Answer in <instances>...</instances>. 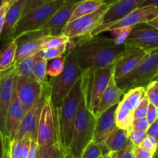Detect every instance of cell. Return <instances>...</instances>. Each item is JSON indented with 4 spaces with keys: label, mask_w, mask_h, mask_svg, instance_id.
<instances>
[{
    "label": "cell",
    "mask_w": 158,
    "mask_h": 158,
    "mask_svg": "<svg viewBox=\"0 0 158 158\" xmlns=\"http://www.w3.org/2000/svg\"><path fill=\"white\" fill-rule=\"evenodd\" d=\"M74 40V43L71 42L72 49L83 71L114 66L127 49L123 43H117L115 40L99 35H86Z\"/></svg>",
    "instance_id": "1"
},
{
    "label": "cell",
    "mask_w": 158,
    "mask_h": 158,
    "mask_svg": "<svg viewBox=\"0 0 158 158\" xmlns=\"http://www.w3.org/2000/svg\"><path fill=\"white\" fill-rule=\"evenodd\" d=\"M81 97L82 77L76 82L60 108L57 110H54L59 145L65 154H69L74 123Z\"/></svg>",
    "instance_id": "2"
},
{
    "label": "cell",
    "mask_w": 158,
    "mask_h": 158,
    "mask_svg": "<svg viewBox=\"0 0 158 158\" xmlns=\"http://www.w3.org/2000/svg\"><path fill=\"white\" fill-rule=\"evenodd\" d=\"M97 117L86 107L82 92L77 117L74 123L69 154L71 158H80L85 148L93 141Z\"/></svg>",
    "instance_id": "3"
},
{
    "label": "cell",
    "mask_w": 158,
    "mask_h": 158,
    "mask_svg": "<svg viewBox=\"0 0 158 158\" xmlns=\"http://www.w3.org/2000/svg\"><path fill=\"white\" fill-rule=\"evenodd\" d=\"M65 57L63 70L60 75L54 77L51 83L50 99L54 110H57L60 108L65 97L83 73V70L80 68L72 48L66 51Z\"/></svg>",
    "instance_id": "4"
},
{
    "label": "cell",
    "mask_w": 158,
    "mask_h": 158,
    "mask_svg": "<svg viewBox=\"0 0 158 158\" xmlns=\"http://www.w3.org/2000/svg\"><path fill=\"white\" fill-rule=\"evenodd\" d=\"M158 78V49L148 55L131 72L116 80L117 84L123 94L137 86L146 87L151 82Z\"/></svg>",
    "instance_id": "5"
},
{
    "label": "cell",
    "mask_w": 158,
    "mask_h": 158,
    "mask_svg": "<svg viewBox=\"0 0 158 158\" xmlns=\"http://www.w3.org/2000/svg\"><path fill=\"white\" fill-rule=\"evenodd\" d=\"M66 2V0H52L23 15L15 25L10 40H13L24 32L40 29Z\"/></svg>",
    "instance_id": "6"
},
{
    "label": "cell",
    "mask_w": 158,
    "mask_h": 158,
    "mask_svg": "<svg viewBox=\"0 0 158 158\" xmlns=\"http://www.w3.org/2000/svg\"><path fill=\"white\" fill-rule=\"evenodd\" d=\"M158 15V8L154 6H140L132 12L114 21L99 25L90 33V36L98 35L103 32H115L133 27L137 24L148 23Z\"/></svg>",
    "instance_id": "7"
},
{
    "label": "cell",
    "mask_w": 158,
    "mask_h": 158,
    "mask_svg": "<svg viewBox=\"0 0 158 158\" xmlns=\"http://www.w3.org/2000/svg\"><path fill=\"white\" fill-rule=\"evenodd\" d=\"M110 6V5L103 3L94 12L67 23L63 28L62 35L68 37L69 40L89 35L94 29L101 24L103 15Z\"/></svg>",
    "instance_id": "8"
},
{
    "label": "cell",
    "mask_w": 158,
    "mask_h": 158,
    "mask_svg": "<svg viewBox=\"0 0 158 158\" xmlns=\"http://www.w3.org/2000/svg\"><path fill=\"white\" fill-rule=\"evenodd\" d=\"M50 90L47 93L37 129L36 143L38 146L59 145L55 112L50 99Z\"/></svg>",
    "instance_id": "9"
},
{
    "label": "cell",
    "mask_w": 158,
    "mask_h": 158,
    "mask_svg": "<svg viewBox=\"0 0 158 158\" xmlns=\"http://www.w3.org/2000/svg\"><path fill=\"white\" fill-rule=\"evenodd\" d=\"M52 36L48 31L38 29L24 32L13 39L16 44V53L14 65L18 64L26 57L40 52L44 43Z\"/></svg>",
    "instance_id": "10"
},
{
    "label": "cell",
    "mask_w": 158,
    "mask_h": 158,
    "mask_svg": "<svg viewBox=\"0 0 158 158\" xmlns=\"http://www.w3.org/2000/svg\"><path fill=\"white\" fill-rule=\"evenodd\" d=\"M127 47L143 49L148 52L158 49V29L148 23L133 26L125 38Z\"/></svg>",
    "instance_id": "11"
},
{
    "label": "cell",
    "mask_w": 158,
    "mask_h": 158,
    "mask_svg": "<svg viewBox=\"0 0 158 158\" xmlns=\"http://www.w3.org/2000/svg\"><path fill=\"white\" fill-rule=\"evenodd\" d=\"M50 88L51 83L47 81L44 84L42 94L35 100L33 105L25 114L14 140H21L25 136L29 135L30 136L31 138L36 140L39 122L44 106L46 94L49 91Z\"/></svg>",
    "instance_id": "12"
},
{
    "label": "cell",
    "mask_w": 158,
    "mask_h": 158,
    "mask_svg": "<svg viewBox=\"0 0 158 158\" xmlns=\"http://www.w3.org/2000/svg\"><path fill=\"white\" fill-rule=\"evenodd\" d=\"M44 84H42L35 79L17 75L15 88L20 103L27 111L33 105L43 92Z\"/></svg>",
    "instance_id": "13"
},
{
    "label": "cell",
    "mask_w": 158,
    "mask_h": 158,
    "mask_svg": "<svg viewBox=\"0 0 158 158\" xmlns=\"http://www.w3.org/2000/svg\"><path fill=\"white\" fill-rule=\"evenodd\" d=\"M16 76L15 68L12 66L4 71L0 78V131L4 137L6 115L12 100Z\"/></svg>",
    "instance_id": "14"
},
{
    "label": "cell",
    "mask_w": 158,
    "mask_h": 158,
    "mask_svg": "<svg viewBox=\"0 0 158 158\" xmlns=\"http://www.w3.org/2000/svg\"><path fill=\"white\" fill-rule=\"evenodd\" d=\"M82 0H66L52 18L40 29H45L52 36L62 35L63 28L69 22L74 9Z\"/></svg>",
    "instance_id": "15"
},
{
    "label": "cell",
    "mask_w": 158,
    "mask_h": 158,
    "mask_svg": "<svg viewBox=\"0 0 158 158\" xmlns=\"http://www.w3.org/2000/svg\"><path fill=\"white\" fill-rule=\"evenodd\" d=\"M25 114L26 111L19 100L15 88L14 86L12 100L6 115L5 127V137L9 143L15 139Z\"/></svg>",
    "instance_id": "16"
},
{
    "label": "cell",
    "mask_w": 158,
    "mask_h": 158,
    "mask_svg": "<svg viewBox=\"0 0 158 158\" xmlns=\"http://www.w3.org/2000/svg\"><path fill=\"white\" fill-rule=\"evenodd\" d=\"M127 48V52L117 60L114 66V77L115 80L124 77L135 69L148 52H150L143 49Z\"/></svg>",
    "instance_id": "17"
},
{
    "label": "cell",
    "mask_w": 158,
    "mask_h": 158,
    "mask_svg": "<svg viewBox=\"0 0 158 158\" xmlns=\"http://www.w3.org/2000/svg\"><path fill=\"white\" fill-rule=\"evenodd\" d=\"M117 105L111 106L97 118L93 141L103 145L108 136L117 127L116 125V110Z\"/></svg>",
    "instance_id": "18"
},
{
    "label": "cell",
    "mask_w": 158,
    "mask_h": 158,
    "mask_svg": "<svg viewBox=\"0 0 158 158\" xmlns=\"http://www.w3.org/2000/svg\"><path fill=\"white\" fill-rule=\"evenodd\" d=\"M27 0H14L8 10L4 26L0 35V41L5 43L9 41L15 25L21 19Z\"/></svg>",
    "instance_id": "19"
},
{
    "label": "cell",
    "mask_w": 158,
    "mask_h": 158,
    "mask_svg": "<svg viewBox=\"0 0 158 158\" xmlns=\"http://www.w3.org/2000/svg\"><path fill=\"white\" fill-rule=\"evenodd\" d=\"M123 94H124L123 91L117 86L115 78L113 75L106 90L103 93V96L101 97V99L94 111V114L95 115V117L97 118L111 106L118 104L121 101Z\"/></svg>",
    "instance_id": "20"
},
{
    "label": "cell",
    "mask_w": 158,
    "mask_h": 158,
    "mask_svg": "<svg viewBox=\"0 0 158 158\" xmlns=\"http://www.w3.org/2000/svg\"><path fill=\"white\" fill-rule=\"evenodd\" d=\"M146 0H118L110 5L103 15L102 23H110L121 18L123 15L140 7Z\"/></svg>",
    "instance_id": "21"
},
{
    "label": "cell",
    "mask_w": 158,
    "mask_h": 158,
    "mask_svg": "<svg viewBox=\"0 0 158 158\" xmlns=\"http://www.w3.org/2000/svg\"><path fill=\"white\" fill-rule=\"evenodd\" d=\"M128 132L117 127L106 138L103 145V156L109 152H119L129 143Z\"/></svg>",
    "instance_id": "22"
},
{
    "label": "cell",
    "mask_w": 158,
    "mask_h": 158,
    "mask_svg": "<svg viewBox=\"0 0 158 158\" xmlns=\"http://www.w3.org/2000/svg\"><path fill=\"white\" fill-rule=\"evenodd\" d=\"M16 44L14 40L3 43L0 49V72H4L12 67L15 63Z\"/></svg>",
    "instance_id": "23"
},
{
    "label": "cell",
    "mask_w": 158,
    "mask_h": 158,
    "mask_svg": "<svg viewBox=\"0 0 158 158\" xmlns=\"http://www.w3.org/2000/svg\"><path fill=\"white\" fill-rule=\"evenodd\" d=\"M116 125L118 128L126 130L128 133L131 131L134 121V111L119 103L116 110Z\"/></svg>",
    "instance_id": "24"
},
{
    "label": "cell",
    "mask_w": 158,
    "mask_h": 158,
    "mask_svg": "<svg viewBox=\"0 0 158 158\" xmlns=\"http://www.w3.org/2000/svg\"><path fill=\"white\" fill-rule=\"evenodd\" d=\"M145 96V87L137 86L132 88L127 91L122 98L120 103H123L125 106L129 108L131 110L134 111L140 102Z\"/></svg>",
    "instance_id": "25"
},
{
    "label": "cell",
    "mask_w": 158,
    "mask_h": 158,
    "mask_svg": "<svg viewBox=\"0 0 158 158\" xmlns=\"http://www.w3.org/2000/svg\"><path fill=\"white\" fill-rule=\"evenodd\" d=\"M103 4V3L99 0H82L81 2H79L76 9H74L69 22L77 19L80 17L88 15V14L94 12L97 9H99Z\"/></svg>",
    "instance_id": "26"
},
{
    "label": "cell",
    "mask_w": 158,
    "mask_h": 158,
    "mask_svg": "<svg viewBox=\"0 0 158 158\" xmlns=\"http://www.w3.org/2000/svg\"><path fill=\"white\" fill-rule=\"evenodd\" d=\"M36 54L26 57L24 60H22L20 63H19L18 64L14 65L15 71L17 75L25 76V77L35 79L33 75V69L35 60H36Z\"/></svg>",
    "instance_id": "27"
},
{
    "label": "cell",
    "mask_w": 158,
    "mask_h": 158,
    "mask_svg": "<svg viewBox=\"0 0 158 158\" xmlns=\"http://www.w3.org/2000/svg\"><path fill=\"white\" fill-rule=\"evenodd\" d=\"M46 66H47V60L42 56L40 52L36 54V60L33 69L34 78L41 83L45 84L47 82L46 80Z\"/></svg>",
    "instance_id": "28"
},
{
    "label": "cell",
    "mask_w": 158,
    "mask_h": 158,
    "mask_svg": "<svg viewBox=\"0 0 158 158\" xmlns=\"http://www.w3.org/2000/svg\"><path fill=\"white\" fill-rule=\"evenodd\" d=\"M64 55L60 56L56 58L47 60V66H46V75L51 77H56L60 75L63 70L65 65Z\"/></svg>",
    "instance_id": "29"
},
{
    "label": "cell",
    "mask_w": 158,
    "mask_h": 158,
    "mask_svg": "<svg viewBox=\"0 0 158 158\" xmlns=\"http://www.w3.org/2000/svg\"><path fill=\"white\" fill-rule=\"evenodd\" d=\"M38 151L40 158H65L66 156L58 145L38 146Z\"/></svg>",
    "instance_id": "30"
},
{
    "label": "cell",
    "mask_w": 158,
    "mask_h": 158,
    "mask_svg": "<svg viewBox=\"0 0 158 158\" xmlns=\"http://www.w3.org/2000/svg\"><path fill=\"white\" fill-rule=\"evenodd\" d=\"M70 49L69 47V42L65 44L61 45L58 47L54 48H48V49H43L40 51L42 56L46 60H52V59L56 58V57L64 55L68 49Z\"/></svg>",
    "instance_id": "31"
},
{
    "label": "cell",
    "mask_w": 158,
    "mask_h": 158,
    "mask_svg": "<svg viewBox=\"0 0 158 158\" xmlns=\"http://www.w3.org/2000/svg\"><path fill=\"white\" fill-rule=\"evenodd\" d=\"M103 156V145L92 141L85 148L80 158H99Z\"/></svg>",
    "instance_id": "32"
},
{
    "label": "cell",
    "mask_w": 158,
    "mask_h": 158,
    "mask_svg": "<svg viewBox=\"0 0 158 158\" xmlns=\"http://www.w3.org/2000/svg\"><path fill=\"white\" fill-rule=\"evenodd\" d=\"M145 95L148 97L150 103L158 107V80L151 82L145 87Z\"/></svg>",
    "instance_id": "33"
},
{
    "label": "cell",
    "mask_w": 158,
    "mask_h": 158,
    "mask_svg": "<svg viewBox=\"0 0 158 158\" xmlns=\"http://www.w3.org/2000/svg\"><path fill=\"white\" fill-rule=\"evenodd\" d=\"M23 145V139L14 140L9 143L8 158H23L22 148Z\"/></svg>",
    "instance_id": "34"
},
{
    "label": "cell",
    "mask_w": 158,
    "mask_h": 158,
    "mask_svg": "<svg viewBox=\"0 0 158 158\" xmlns=\"http://www.w3.org/2000/svg\"><path fill=\"white\" fill-rule=\"evenodd\" d=\"M149 100H148V97L146 95L143 97L141 101L137 106L134 112V120H137V119L143 118V117H146L147 113H148V106H149Z\"/></svg>",
    "instance_id": "35"
},
{
    "label": "cell",
    "mask_w": 158,
    "mask_h": 158,
    "mask_svg": "<svg viewBox=\"0 0 158 158\" xmlns=\"http://www.w3.org/2000/svg\"><path fill=\"white\" fill-rule=\"evenodd\" d=\"M69 42V39L63 35H56V36H52L42 47V49H48V48L58 47L61 45L65 44Z\"/></svg>",
    "instance_id": "36"
},
{
    "label": "cell",
    "mask_w": 158,
    "mask_h": 158,
    "mask_svg": "<svg viewBox=\"0 0 158 158\" xmlns=\"http://www.w3.org/2000/svg\"><path fill=\"white\" fill-rule=\"evenodd\" d=\"M148 134H147L146 131L132 130L128 133V137H129L130 141L135 147H138L142 143V141L146 138Z\"/></svg>",
    "instance_id": "37"
},
{
    "label": "cell",
    "mask_w": 158,
    "mask_h": 158,
    "mask_svg": "<svg viewBox=\"0 0 158 158\" xmlns=\"http://www.w3.org/2000/svg\"><path fill=\"white\" fill-rule=\"evenodd\" d=\"M157 145L158 143L155 139L153 138L152 137H150V136H147L146 138L142 141V143L138 147L154 154L157 148Z\"/></svg>",
    "instance_id": "38"
},
{
    "label": "cell",
    "mask_w": 158,
    "mask_h": 158,
    "mask_svg": "<svg viewBox=\"0 0 158 158\" xmlns=\"http://www.w3.org/2000/svg\"><path fill=\"white\" fill-rule=\"evenodd\" d=\"M13 1L14 0H3L2 3L0 6V35H1L3 26H4L6 14H7L8 10Z\"/></svg>",
    "instance_id": "39"
},
{
    "label": "cell",
    "mask_w": 158,
    "mask_h": 158,
    "mask_svg": "<svg viewBox=\"0 0 158 158\" xmlns=\"http://www.w3.org/2000/svg\"><path fill=\"white\" fill-rule=\"evenodd\" d=\"M51 1H52V0H27L26 3V6H25V9L23 10V15H26V13L30 12L32 9L37 8L38 6H42L43 4H46V3L49 2Z\"/></svg>",
    "instance_id": "40"
},
{
    "label": "cell",
    "mask_w": 158,
    "mask_h": 158,
    "mask_svg": "<svg viewBox=\"0 0 158 158\" xmlns=\"http://www.w3.org/2000/svg\"><path fill=\"white\" fill-rule=\"evenodd\" d=\"M149 125L150 123H148L146 117L134 120L132 123V127H131V131L134 130V131H147V130L149 127Z\"/></svg>",
    "instance_id": "41"
},
{
    "label": "cell",
    "mask_w": 158,
    "mask_h": 158,
    "mask_svg": "<svg viewBox=\"0 0 158 158\" xmlns=\"http://www.w3.org/2000/svg\"><path fill=\"white\" fill-rule=\"evenodd\" d=\"M9 142L5 138L0 131V158H8Z\"/></svg>",
    "instance_id": "42"
},
{
    "label": "cell",
    "mask_w": 158,
    "mask_h": 158,
    "mask_svg": "<svg viewBox=\"0 0 158 158\" xmlns=\"http://www.w3.org/2000/svg\"><path fill=\"white\" fill-rule=\"evenodd\" d=\"M134 158H154V154L153 153L149 152L140 147L134 146L133 148Z\"/></svg>",
    "instance_id": "43"
},
{
    "label": "cell",
    "mask_w": 158,
    "mask_h": 158,
    "mask_svg": "<svg viewBox=\"0 0 158 158\" xmlns=\"http://www.w3.org/2000/svg\"><path fill=\"white\" fill-rule=\"evenodd\" d=\"M146 118L150 124L155 121L158 118V107L154 106V105L151 104V103H149Z\"/></svg>",
    "instance_id": "44"
},
{
    "label": "cell",
    "mask_w": 158,
    "mask_h": 158,
    "mask_svg": "<svg viewBox=\"0 0 158 158\" xmlns=\"http://www.w3.org/2000/svg\"><path fill=\"white\" fill-rule=\"evenodd\" d=\"M133 148H134V145L131 143V141H129L128 144L123 149L119 151L117 158H134Z\"/></svg>",
    "instance_id": "45"
},
{
    "label": "cell",
    "mask_w": 158,
    "mask_h": 158,
    "mask_svg": "<svg viewBox=\"0 0 158 158\" xmlns=\"http://www.w3.org/2000/svg\"><path fill=\"white\" fill-rule=\"evenodd\" d=\"M147 134L148 136L152 137L155 139L158 143V118L154 122L149 125V127L147 130Z\"/></svg>",
    "instance_id": "46"
},
{
    "label": "cell",
    "mask_w": 158,
    "mask_h": 158,
    "mask_svg": "<svg viewBox=\"0 0 158 158\" xmlns=\"http://www.w3.org/2000/svg\"><path fill=\"white\" fill-rule=\"evenodd\" d=\"M37 153H38V144L36 143V140L32 139L31 140L30 148H29V154L26 158H36Z\"/></svg>",
    "instance_id": "47"
},
{
    "label": "cell",
    "mask_w": 158,
    "mask_h": 158,
    "mask_svg": "<svg viewBox=\"0 0 158 158\" xmlns=\"http://www.w3.org/2000/svg\"><path fill=\"white\" fill-rule=\"evenodd\" d=\"M154 6V7L158 8V0H146V1L143 3V5H142L141 6Z\"/></svg>",
    "instance_id": "48"
},
{
    "label": "cell",
    "mask_w": 158,
    "mask_h": 158,
    "mask_svg": "<svg viewBox=\"0 0 158 158\" xmlns=\"http://www.w3.org/2000/svg\"><path fill=\"white\" fill-rule=\"evenodd\" d=\"M148 24L151 25V26H154V27L157 28V29H158V15L157 17H156V18H154V19H152L151 21L148 22Z\"/></svg>",
    "instance_id": "49"
},
{
    "label": "cell",
    "mask_w": 158,
    "mask_h": 158,
    "mask_svg": "<svg viewBox=\"0 0 158 158\" xmlns=\"http://www.w3.org/2000/svg\"><path fill=\"white\" fill-rule=\"evenodd\" d=\"M117 154H118V152H109L103 157L104 158H117Z\"/></svg>",
    "instance_id": "50"
},
{
    "label": "cell",
    "mask_w": 158,
    "mask_h": 158,
    "mask_svg": "<svg viewBox=\"0 0 158 158\" xmlns=\"http://www.w3.org/2000/svg\"><path fill=\"white\" fill-rule=\"evenodd\" d=\"M99 1L102 2L103 3H106V4L112 5L113 3L116 2L118 1V0H99Z\"/></svg>",
    "instance_id": "51"
},
{
    "label": "cell",
    "mask_w": 158,
    "mask_h": 158,
    "mask_svg": "<svg viewBox=\"0 0 158 158\" xmlns=\"http://www.w3.org/2000/svg\"><path fill=\"white\" fill-rule=\"evenodd\" d=\"M158 157V145H157V150H156L155 154H154V158H156V157Z\"/></svg>",
    "instance_id": "52"
},
{
    "label": "cell",
    "mask_w": 158,
    "mask_h": 158,
    "mask_svg": "<svg viewBox=\"0 0 158 158\" xmlns=\"http://www.w3.org/2000/svg\"><path fill=\"white\" fill-rule=\"evenodd\" d=\"M65 158H71L70 155L69 154H66V156H65Z\"/></svg>",
    "instance_id": "53"
},
{
    "label": "cell",
    "mask_w": 158,
    "mask_h": 158,
    "mask_svg": "<svg viewBox=\"0 0 158 158\" xmlns=\"http://www.w3.org/2000/svg\"><path fill=\"white\" fill-rule=\"evenodd\" d=\"M36 158H40V154H39V151H38V153H37V155H36Z\"/></svg>",
    "instance_id": "54"
},
{
    "label": "cell",
    "mask_w": 158,
    "mask_h": 158,
    "mask_svg": "<svg viewBox=\"0 0 158 158\" xmlns=\"http://www.w3.org/2000/svg\"><path fill=\"white\" fill-rule=\"evenodd\" d=\"M2 2H3V0H0V6H1V5H2Z\"/></svg>",
    "instance_id": "55"
},
{
    "label": "cell",
    "mask_w": 158,
    "mask_h": 158,
    "mask_svg": "<svg viewBox=\"0 0 158 158\" xmlns=\"http://www.w3.org/2000/svg\"><path fill=\"white\" fill-rule=\"evenodd\" d=\"M2 73H3V72H0V78H1V77H2Z\"/></svg>",
    "instance_id": "56"
},
{
    "label": "cell",
    "mask_w": 158,
    "mask_h": 158,
    "mask_svg": "<svg viewBox=\"0 0 158 158\" xmlns=\"http://www.w3.org/2000/svg\"><path fill=\"white\" fill-rule=\"evenodd\" d=\"M99 158H104V157H103V156H101V157H99Z\"/></svg>",
    "instance_id": "57"
},
{
    "label": "cell",
    "mask_w": 158,
    "mask_h": 158,
    "mask_svg": "<svg viewBox=\"0 0 158 158\" xmlns=\"http://www.w3.org/2000/svg\"><path fill=\"white\" fill-rule=\"evenodd\" d=\"M157 80H158V78H157Z\"/></svg>",
    "instance_id": "58"
},
{
    "label": "cell",
    "mask_w": 158,
    "mask_h": 158,
    "mask_svg": "<svg viewBox=\"0 0 158 158\" xmlns=\"http://www.w3.org/2000/svg\"><path fill=\"white\" fill-rule=\"evenodd\" d=\"M156 158H158V157H156Z\"/></svg>",
    "instance_id": "59"
}]
</instances>
